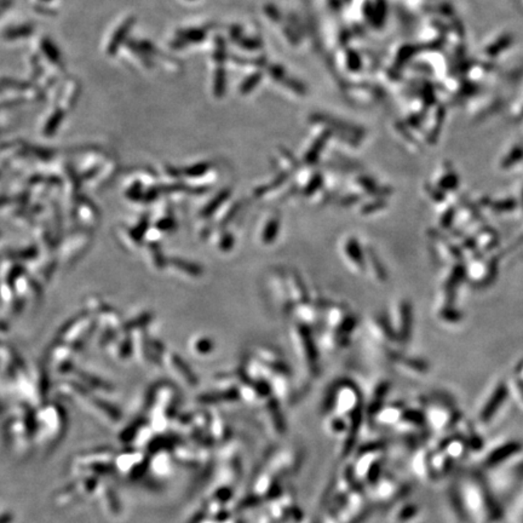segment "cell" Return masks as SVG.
Here are the masks:
<instances>
[{
  "label": "cell",
  "instance_id": "6da1fadb",
  "mask_svg": "<svg viewBox=\"0 0 523 523\" xmlns=\"http://www.w3.org/2000/svg\"><path fill=\"white\" fill-rule=\"evenodd\" d=\"M457 501L461 515L474 523L496 521V510L483 483L475 476L460 480L457 489Z\"/></svg>",
  "mask_w": 523,
  "mask_h": 523
},
{
  "label": "cell",
  "instance_id": "7a4b0ae2",
  "mask_svg": "<svg viewBox=\"0 0 523 523\" xmlns=\"http://www.w3.org/2000/svg\"><path fill=\"white\" fill-rule=\"evenodd\" d=\"M466 278L471 282L486 287L496 280L498 274V259L496 257L485 258L481 253L470 258L468 266H465Z\"/></svg>",
  "mask_w": 523,
  "mask_h": 523
},
{
  "label": "cell",
  "instance_id": "3957f363",
  "mask_svg": "<svg viewBox=\"0 0 523 523\" xmlns=\"http://www.w3.org/2000/svg\"><path fill=\"white\" fill-rule=\"evenodd\" d=\"M453 415L454 412L448 408L443 402L425 401L423 418L428 428L431 429L435 433L445 431L448 425L451 424Z\"/></svg>",
  "mask_w": 523,
  "mask_h": 523
},
{
  "label": "cell",
  "instance_id": "277c9868",
  "mask_svg": "<svg viewBox=\"0 0 523 523\" xmlns=\"http://www.w3.org/2000/svg\"><path fill=\"white\" fill-rule=\"evenodd\" d=\"M509 395L508 385L506 383L499 384L494 392H492L491 396L488 399L486 403H483L482 410L480 413L478 420L482 424L491 423L492 420H494L493 415H496V412L501 410V405L506 402V396Z\"/></svg>",
  "mask_w": 523,
  "mask_h": 523
},
{
  "label": "cell",
  "instance_id": "5b68a950",
  "mask_svg": "<svg viewBox=\"0 0 523 523\" xmlns=\"http://www.w3.org/2000/svg\"><path fill=\"white\" fill-rule=\"evenodd\" d=\"M434 241H435V246L438 248V253L442 258H445L447 262H451L453 264H458L461 263V259L464 258V256L460 252L459 248L457 246L454 241H452L450 239H445L441 234L438 233H434L433 234Z\"/></svg>",
  "mask_w": 523,
  "mask_h": 523
},
{
  "label": "cell",
  "instance_id": "8992f818",
  "mask_svg": "<svg viewBox=\"0 0 523 523\" xmlns=\"http://www.w3.org/2000/svg\"><path fill=\"white\" fill-rule=\"evenodd\" d=\"M474 239L476 241L480 253H489L498 246L496 231L486 226H483L482 228L478 230Z\"/></svg>",
  "mask_w": 523,
  "mask_h": 523
},
{
  "label": "cell",
  "instance_id": "52a82bcc",
  "mask_svg": "<svg viewBox=\"0 0 523 523\" xmlns=\"http://www.w3.org/2000/svg\"><path fill=\"white\" fill-rule=\"evenodd\" d=\"M400 313V325H399V338L402 342L410 341L412 334V306L408 302H402L399 308Z\"/></svg>",
  "mask_w": 523,
  "mask_h": 523
},
{
  "label": "cell",
  "instance_id": "ba28073f",
  "mask_svg": "<svg viewBox=\"0 0 523 523\" xmlns=\"http://www.w3.org/2000/svg\"><path fill=\"white\" fill-rule=\"evenodd\" d=\"M434 187H436L441 193L446 195L447 193H451L454 190L458 189V177H457L456 172L453 171L450 167L443 169L441 173L438 175V180H435V185Z\"/></svg>",
  "mask_w": 523,
  "mask_h": 523
},
{
  "label": "cell",
  "instance_id": "9c48e42d",
  "mask_svg": "<svg viewBox=\"0 0 523 523\" xmlns=\"http://www.w3.org/2000/svg\"><path fill=\"white\" fill-rule=\"evenodd\" d=\"M519 208V201L515 199H503V200H492L489 199L486 208L493 215H504V213H514Z\"/></svg>",
  "mask_w": 523,
  "mask_h": 523
},
{
  "label": "cell",
  "instance_id": "30bf717a",
  "mask_svg": "<svg viewBox=\"0 0 523 523\" xmlns=\"http://www.w3.org/2000/svg\"><path fill=\"white\" fill-rule=\"evenodd\" d=\"M508 385V390H509V395H513L515 397V401L519 405L520 408L523 410V382L521 379L515 375L514 379H511L510 383L506 384Z\"/></svg>",
  "mask_w": 523,
  "mask_h": 523
},
{
  "label": "cell",
  "instance_id": "8fae6325",
  "mask_svg": "<svg viewBox=\"0 0 523 523\" xmlns=\"http://www.w3.org/2000/svg\"><path fill=\"white\" fill-rule=\"evenodd\" d=\"M438 317L441 320L446 321V322H451V324H456L461 320V314H460L458 309L454 310L453 306H442L441 309L438 311Z\"/></svg>",
  "mask_w": 523,
  "mask_h": 523
},
{
  "label": "cell",
  "instance_id": "7c38bea8",
  "mask_svg": "<svg viewBox=\"0 0 523 523\" xmlns=\"http://www.w3.org/2000/svg\"><path fill=\"white\" fill-rule=\"evenodd\" d=\"M424 192L425 195L430 199V201H433V203H436V205H441V203H445V200H446V195L441 193V192H440L436 187H434L433 185H425Z\"/></svg>",
  "mask_w": 523,
  "mask_h": 523
},
{
  "label": "cell",
  "instance_id": "4fadbf2b",
  "mask_svg": "<svg viewBox=\"0 0 523 523\" xmlns=\"http://www.w3.org/2000/svg\"><path fill=\"white\" fill-rule=\"evenodd\" d=\"M456 221V208L447 206L446 210L442 213L440 217V226L442 229H450L453 222Z\"/></svg>",
  "mask_w": 523,
  "mask_h": 523
},
{
  "label": "cell",
  "instance_id": "5bb4252c",
  "mask_svg": "<svg viewBox=\"0 0 523 523\" xmlns=\"http://www.w3.org/2000/svg\"><path fill=\"white\" fill-rule=\"evenodd\" d=\"M276 231V224L275 222H271V228H269V229L266 230V240L273 239V236L275 235Z\"/></svg>",
  "mask_w": 523,
  "mask_h": 523
},
{
  "label": "cell",
  "instance_id": "9a60e30c",
  "mask_svg": "<svg viewBox=\"0 0 523 523\" xmlns=\"http://www.w3.org/2000/svg\"><path fill=\"white\" fill-rule=\"evenodd\" d=\"M515 375H517L521 380L523 382V360L520 362L519 366H517V368H516V372H515Z\"/></svg>",
  "mask_w": 523,
  "mask_h": 523
},
{
  "label": "cell",
  "instance_id": "2e32d148",
  "mask_svg": "<svg viewBox=\"0 0 523 523\" xmlns=\"http://www.w3.org/2000/svg\"><path fill=\"white\" fill-rule=\"evenodd\" d=\"M517 201H519V206L523 208V188L521 190V200H517Z\"/></svg>",
  "mask_w": 523,
  "mask_h": 523
}]
</instances>
